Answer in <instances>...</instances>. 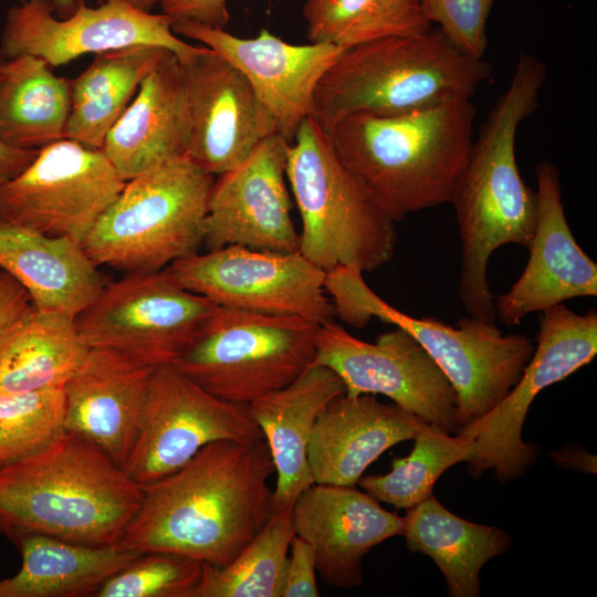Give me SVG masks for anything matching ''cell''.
Wrapping results in <instances>:
<instances>
[{
    "label": "cell",
    "instance_id": "1",
    "mask_svg": "<svg viewBox=\"0 0 597 597\" xmlns=\"http://www.w3.org/2000/svg\"><path fill=\"white\" fill-rule=\"evenodd\" d=\"M273 473L263 439L209 443L178 471L143 486L140 506L117 546L227 566L270 519Z\"/></svg>",
    "mask_w": 597,
    "mask_h": 597
},
{
    "label": "cell",
    "instance_id": "2",
    "mask_svg": "<svg viewBox=\"0 0 597 597\" xmlns=\"http://www.w3.org/2000/svg\"><path fill=\"white\" fill-rule=\"evenodd\" d=\"M546 65L522 52L506 90L472 140L449 201L461 241L459 300L469 316L495 323L494 294L488 280L491 255L506 244L527 248L537 213L536 192L516 161L520 125L537 108Z\"/></svg>",
    "mask_w": 597,
    "mask_h": 597
},
{
    "label": "cell",
    "instance_id": "3",
    "mask_svg": "<svg viewBox=\"0 0 597 597\" xmlns=\"http://www.w3.org/2000/svg\"><path fill=\"white\" fill-rule=\"evenodd\" d=\"M143 485L90 439L64 430L43 449L0 467V527L88 546H117Z\"/></svg>",
    "mask_w": 597,
    "mask_h": 597
},
{
    "label": "cell",
    "instance_id": "4",
    "mask_svg": "<svg viewBox=\"0 0 597 597\" xmlns=\"http://www.w3.org/2000/svg\"><path fill=\"white\" fill-rule=\"evenodd\" d=\"M476 109L453 98L397 115L353 113L327 130L343 164L394 221L449 201Z\"/></svg>",
    "mask_w": 597,
    "mask_h": 597
},
{
    "label": "cell",
    "instance_id": "5",
    "mask_svg": "<svg viewBox=\"0 0 597 597\" xmlns=\"http://www.w3.org/2000/svg\"><path fill=\"white\" fill-rule=\"evenodd\" d=\"M491 65L455 48L438 29L345 49L320 81L314 117L328 129L353 113L397 115L471 98Z\"/></svg>",
    "mask_w": 597,
    "mask_h": 597
},
{
    "label": "cell",
    "instance_id": "6",
    "mask_svg": "<svg viewBox=\"0 0 597 597\" xmlns=\"http://www.w3.org/2000/svg\"><path fill=\"white\" fill-rule=\"evenodd\" d=\"M325 290L335 316L365 327L371 318L412 336L443 371L457 394L460 430L489 413L520 379L535 345L519 333L504 334L495 323L471 316L454 326L434 317L406 314L377 295L364 273L348 266L326 272Z\"/></svg>",
    "mask_w": 597,
    "mask_h": 597
},
{
    "label": "cell",
    "instance_id": "7",
    "mask_svg": "<svg viewBox=\"0 0 597 597\" xmlns=\"http://www.w3.org/2000/svg\"><path fill=\"white\" fill-rule=\"evenodd\" d=\"M286 180L302 221L298 252L316 266L365 273L392 259L396 221L343 164L314 116L289 145Z\"/></svg>",
    "mask_w": 597,
    "mask_h": 597
},
{
    "label": "cell",
    "instance_id": "8",
    "mask_svg": "<svg viewBox=\"0 0 597 597\" xmlns=\"http://www.w3.org/2000/svg\"><path fill=\"white\" fill-rule=\"evenodd\" d=\"M214 176L179 156L126 181L82 245L97 265L154 272L199 252Z\"/></svg>",
    "mask_w": 597,
    "mask_h": 597
},
{
    "label": "cell",
    "instance_id": "9",
    "mask_svg": "<svg viewBox=\"0 0 597 597\" xmlns=\"http://www.w3.org/2000/svg\"><path fill=\"white\" fill-rule=\"evenodd\" d=\"M320 325L298 316L217 306L174 365L216 397L248 405L313 365Z\"/></svg>",
    "mask_w": 597,
    "mask_h": 597
},
{
    "label": "cell",
    "instance_id": "10",
    "mask_svg": "<svg viewBox=\"0 0 597 597\" xmlns=\"http://www.w3.org/2000/svg\"><path fill=\"white\" fill-rule=\"evenodd\" d=\"M218 305L184 289L168 269L108 282L74 318L88 348H109L144 365L175 364Z\"/></svg>",
    "mask_w": 597,
    "mask_h": 597
},
{
    "label": "cell",
    "instance_id": "11",
    "mask_svg": "<svg viewBox=\"0 0 597 597\" xmlns=\"http://www.w3.org/2000/svg\"><path fill=\"white\" fill-rule=\"evenodd\" d=\"M534 353L506 397L480 420L460 431L474 437L467 461L472 476L493 470L509 482L534 464L538 448L522 439V428L536 396L589 364L597 354V312L577 314L563 303L541 312ZM459 431V432H460Z\"/></svg>",
    "mask_w": 597,
    "mask_h": 597
},
{
    "label": "cell",
    "instance_id": "12",
    "mask_svg": "<svg viewBox=\"0 0 597 597\" xmlns=\"http://www.w3.org/2000/svg\"><path fill=\"white\" fill-rule=\"evenodd\" d=\"M168 271L184 289L218 306L334 321L326 272L297 252L229 245L180 259Z\"/></svg>",
    "mask_w": 597,
    "mask_h": 597
},
{
    "label": "cell",
    "instance_id": "13",
    "mask_svg": "<svg viewBox=\"0 0 597 597\" xmlns=\"http://www.w3.org/2000/svg\"><path fill=\"white\" fill-rule=\"evenodd\" d=\"M262 439L248 405L220 399L174 364L163 365L151 375L140 431L124 470L144 486L178 471L209 443Z\"/></svg>",
    "mask_w": 597,
    "mask_h": 597
},
{
    "label": "cell",
    "instance_id": "14",
    "mask_svg": "<svg viewBox=\"0 0 597 597\" xmlns=\"http://www.w3.org/2000/svg\"><path fill=\"white\" fill-rule=\"evenodd\" d=\"M313 365L335 371L348 396L383 395L426 423L450 433L460 431L452 385L419 343L401 328L381 333L369 343L334 321L321 324Z\"/></svg>",
    "mask_w": 597,
    "mask_h": 597
},
{
    "label": "cell",
    "instance_id": "15",
    "mask_svg": "<svg viewBox=\"0 0 597 597\" xmlns=\"http://www.w3.org/2000/svg\"><path fill=\"white\" fill-rule=\"evenodd\" d=\"M125 184L101 149L64 138L0 186V219L82 243Z\"/></svg>",
    "mask_w": 597,
    "mask_h": 597
},
{
    "label": "cell",
    "instance_id": "16",
    "mask_svg": "<svg viewBox=\"0 0 597 597\" xmlns=\"http://www.w3.org/2000/svg\"><path fill=\"white\" fill-rule=\"evenodd\" d=\"M54 13L52 0H20L11 6L0 40L4 57L31 54L53 69L86 53L139 44L165 48L180 61L199 49L176 35L168 15L143 11L125 0H104L95 8L77 0L65 19Z\"/></svg>",
    "mask_w": 597,
    "mask_h": 597
},
{
    "label": "cell",
    "instance_id": "17",
    "mask_svg": "<svg viewBox=\"0 0 597 597\" xmlns=\"http://www.w3.org/2000/svg\"><path fill=\"white\" fill-rule=\"evenodd\" d=\"M180 62L190 114L185 156L203 171L219 176L276 134L275 123L245 76L213 50L199 46Z\"/></svg>",
    "mask_w": 597,
    "mask_h": 597
},
{
    "label": "cell",
    "instance_id": "18",
    "mask_svg": "<svg viewBox=\"0 0 597 597\" xmlns=\"http://www.w3.org/2000/svg\"><path fill=\"white\" fill-rule=\"evenodd\" d=\"M289 145L274 134L243 163L214 179L203 223L207 251L229 245L298 251L300 233L286 187Z\"/></svg>",
    "mask_w": 597,
    "mask_h": 597
},
{
    "label": "cell",
    "instance_id": "19",
    "mask_svg": "<svg viewBox=\"0 0 597 597\" xmlns=\"http://www.w3.org/2000/svg\"><path fill=\"white\" fill-rule=\"evenodd\" d=\"M171 27L176 34L200 41L235 66L272 116L276 134L289 144L303 121L314 116L316 87L344 51L329 43L291 44L265 29L244 39L189 21Z\"/></svg>",
    "mask_w": 597,
    "mask_h": 597
},
{
    "label": "cell",
    "instance_id": "20",
    "mask_svg": "<svg viewBox=\"0 0 597 597\" xmlns=\"http://www.w3.org/2000/svg\"><path fill=\"white\" fill-rule=\"evenodd\" d=\"M536 187V223L527 263L510 290L494 298L495 316L506 326L572 298L597 296V264L572 233L555 165H537Z\"/></svg>",
    "mask_w": 597,
    "mask_h": 597
},
{
    "label": "cell",
    "instance_id": "21",
    "mask_svg": "<svg viewBox=\"0 0 597 597\" xmlns=\"http://www.w3.org/2000/svg\"><path fill=\"white\" fill-rule=\"evenodd\" d=\"M292 511L295 535L312 546L317 574L337 588L359 586L364 557L404 530V517L355 486L313 483Z\"/></svg>",
    "mask_w": 597,
    "mask_h": 597
},
{
    "label": "cell",
    "instance_id": "22",
    "mask_svg": "<svg viewBox=\"0 0 597 597\" xmlns=\"http://www.w3.org/2000/svg\"><path fill=\"white\" fill-rule=\"evenodd\" d=\"M155 368L114 349L88 348L63 386L64 430L90 439L124 469Z\"/></svg>",
    "mask_w": 597,
    "mask_h": 597
},
{
    "label": "cell",
    "instance_id": "23",
    "mask_svg": "<svg viewBox=\"0 0 597 597\" xmlns=\"http://www.w3.org/2000/svg\"><path fill=\"white\" fill-rule=\"evenodd\" d=\"M190 136L186 75L167 51L105 136L102 153L128 181L168 159L185 156Z\"/></svg>",
    "mask_w": 597,
    "mask_h": 597
},
{
    "label": "cell",
    "instance_id": "24",
    "mask_svg": "<svg viewBox=\"0 0 597 597\" xmlns=\"http://www.w3.org/2000/svg\"><path fill=\"white\" fill-rule=\"evenodd\" d=\"M419 417L375 395L332 400L318 417L307 448L314 483L355 486L365 470L385 451L413 440Z\"/></svg>",
    "mask_w": 597,
    "mask_h": 597
},
{
    "label": "cell",
    "instance_id": "25",
    "mask_svg": "<svg viewBox=\"0 0 597 597\" xmlns=\"http://www.w3.org/2000/svg\"><path fill=\"white\" fill-rule=\"evenodd\" d=\"M345 391L335 371L312 365L287 386L248 404L276 473L272 513L293 506L314 483L307 460L314 426L327 405Z\"/></svg>",
    "mask_w": 597,
    "mask_h": 597
},
{
    "label": "cell",
    "instance_id": "26",
    "mask_svg": "<svg viewBox=\"0 0 597 597\" xmlns=\"http://www.w3.org/2000/svg\"><path fill=\"white\" fill-rule=\"evenodd\" d=\"M81 242L0 219V269L35 308L76 317L108 283Z\"/></svg>",
    "mask_w": 597,
    "mask_h": 597
},
{
    "label": "cell",
    "instance_id": "27",
    "mask_svg": "<svg viewBox=\"0 0 597 597\" xmlns=\"http://www.w3.org/2000/svg\"><path fill=\"white\" fill-rule=\"evenodd\" d=\"M9 537L21 553L22 565L13 576L0 579V597L95 596L139 555L119 546H88L34 533Z\"/></svg>",
    "mask_w": 597,
    "mask_h": 597
},
{
    "label": "cell",
    "instance_id": "28",
    "mask_svg": "<svg viewBox=\"0 0 597 597\" xmlns=\"http://www.w3.org/2000/svg\"><path fill=\"white\" fill-rule=\"evenodd\" d=\"M402 535L409 551L437 564L451 597L480 596L482 567L512 543L504 530L459 517L433 495L407 510Z\"/></svg>",
    "mask_w": 597,
    "mask_h": 597
},
{
    "label": "cell",
    "instance_id": "29",
    "mask_svg": "<svg viewBox=\"0 0 597 597\" xmlns=\"http://www.w3.org/2000/svg\"><path fill=\"white\" fill-rule=\"evenodd\" d=\"M87 350L73 317L31 304L0 333V392L63 388Z\"/></svg>",
    "mask_w": 597,
    "mask_h": 597
},
{
    "label": "cell",
    "instance_id": "30",
    "mask_svg": "<svg viewBox=\"0 0 597 597\" xmlns=\"http://www.w3.org/2000/svg\"><path fill=\"white\" fill-rule=\"evenodd\" d=\"M72 80L59 77L41 57L21 54L0 65V142L40 149L65 138Z\"/></svg>",
    "mask_w": 597,
    "mask_h": 597
},
{
    "label": "cell",
    "instance_id": "31",
    "mask_svg": "<svg viewBox=\"0 0 597 597\" xmlns=\"http://www.w3.org/2000/svg\"><path fill=\"white\" fill-rule=\"evenodd\" d=\"M167 51L139 44L95 54L88 67L72 80L65 138L101 149L106 134L134 98L142 81Z\"/></svg>",
    "mask_w": 597,
    "mask_h": 597
},
{
    "label": "cell",
    "instance_id": "32",
    "mask_svg": "<svg viewBox=\"0 0 597 597\" xmlns=\"http://www.w3.org/2000/svg\"><path fill=\"white\" fill-rule=\"evenodd\" d=\"M312 43L349 49L388 36H413L432 27L419 0H304Z\"/></svg>",
    "mask_w": 597,
    "mask_h": 597
},
{
    "label": "cell",
    "instance_id": "33",
    "mask_svg": "<svg viewBox=\"0 0 597 597\" xmlns=\"http://www.w3.org/2000/svg\"><path fill=\"white\" fill-rule=\"evenodd\" d=\"M294 535L292 506L272 513L230 564H203L195 597H282Z\"/></svg>",
    "mask_w": 597,
    "mask_h": 597
},
{
    "label": "cell",
    "instance_id": "34",
    "mask_svg": "<svg viewBox=\"0 0 597 597\" xmlns=\"http://www.w3.org/2000/svg\"><path fill=\"white\" fill-rule=\"evenodd\" d=\"M409 455L391 461L386 474L363 475L357 484L378 502L409 510L429 496L437 480L473 452L474 437L464 432L451 436L442 428L422 423L413 438Z\"/></svg>",
    "mask_w": 597,
    "mask_h": 597
},
{
    "label": "cell",
    "instance_id": "35",
    "mask_svg": "<svg viewBox=\"0 0 597 597\" xmlns=\"http://www.w3.org/2000/svg\"><path fill=\"white\" fill-rule=\"evenodd\" d=\"M63 431V388L0 392V467L38 452Z\"/></svg>",
    "mask_w": 597,
    "mask_h": 597
},
{
    "label": "cell",
    "instance_id": "36",
    "mask_svg": "<svg viewBox=\"0 0 597 597\" xmlns=\"http://www.w3.org/2000/svg\"><path fill=\"white\" fill-rule=\"evenodd\" d=\"M203 563L170 552H147L109 577L94 597H195Z\"/></svg>",
    "mask_w": 597,
    "mask_h": 597
},
{
    "label": "cell",
    "instance_id": "37",
    "mask_svg": "<svg viewBox=\"0 0 597 597\" xmlns=\"http://www.w3.org/2000/svg\"><path fill=\"white\" fill-rule=\"evenodd\" d=\"M430 23L461 52L482 60L488 49V19L495 0H419Z\"/></svg>",
    "mask_w": 597,
    "mask_h": 597
},
{
    "label": "cell",
    "instance_id": "38",
    "mask_svg": "<svg viewBox=\"0 0 597 597\" xmlns=\"http://www.w3.org/2000/svg\"><path fill=\"white\" fill-rule=\"evenodd\" d=\"M314 551L294 535L291 542L282 597H318Z\"/></svg>",
    "mask_w": 597,
    "mask_h": 597
},
{
    "label": "cell",
    "instance_id": "39",
    "mask_svg": "<svg viewBox=\"0 0 597 597\" xmlns=\"http://www.w3.org/2000/svg\"><path fill=\"white\" fill-rule=\"evenodd\" d=\"M158 3L172 23L189 21L224 29L229 21L228 0H159Z\"/></svg>",
    "mask_w": 597,
    "mask_h": 597
},
{
    "label": "cell",
    "instance_id": "40",
    "mask_svg": "<svg viewBox=\"0 0 597 597\" xmlns=\"http://www.w3.org/2000/svg\"><path fill=\"white\" fill-rule=\"evenodd\" d=\"M32 304L28 291L0 270V333Z\"/></svg>",
    "mask_w": 597,
    "mask_h": 597
},
{
    "label": "cell",
    "instance_id": "41",
    "mask_svg": "<svg viewBox=\"0 0 597 597\" xmlns=\"http://www.w3.org/2000/svg\"><path fill=\"white\" fill-rule=\"evenodd\" d=\"M6 60L0 49V65ZM39 149H17L0 142V186L19 175L36 156Z\"/></svg>",
    "mask_w": 597,
    "mask_h": 597
},
{
    "label": "cell",
    "instance_id": "42",
    "mask_svg": "<svg viewBox=\"0 0 597 597\" xmlns=\"http://www.w3.org/2000/svg\"><path fill=\"white\" fill-rule=\"evenodd\" d=\"M54 4L55 12H60V15L62 17V13H66L69 15L72 13L76 6L77 0H52Z\"/></svg>",
    "mask_w": 597,
    "mask_h": 597
},
{
    "label": "cell",
    "instance_id": "43",
    "mask_svg": "<svg viewBox=\"0 0 597 597\" xmlns=\"http://www.w3.org/2000/svg\"><path fill=\"white\" fill-rule=\"evenodd\" d=\"M134 7L146 11L151 12L153 7L159 2V0H125Z\"/></svg>",
    "mask_w": 597,
    "mask_h": 597
},
{
    "label": "cell",
    "instance_id": "44",
    "mask_svg": "<svg viewBox=\"0 0 597 597\" xmlns=\"http://www.w3.org/2000/svg\"><path fill=\"white\" fill-rule=\"evenodd\" d=\"M0 531H1V527H0Z\"/></svg>",
    "mask_w": 597,
    "mask_h": 597
}]
</instances>
